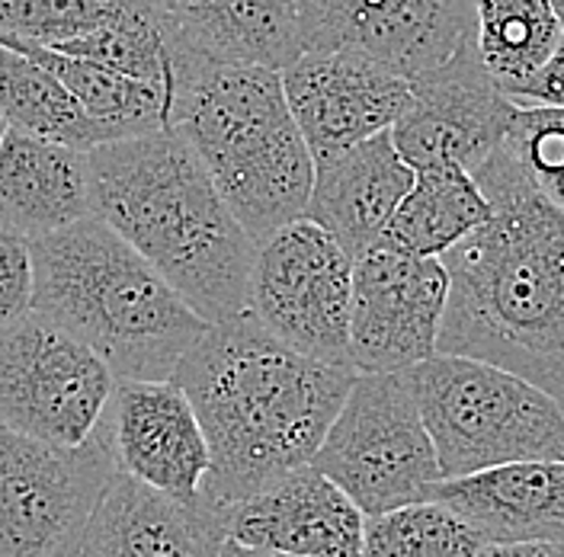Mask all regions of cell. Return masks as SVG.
<instances>
[{
	"label": "cell",
	"instance_id": "cell-1",
	"mask_svg": "<svg viewBox=\"0 0 564 557\" xmlns=\"http://www.w3.org/2000/svg\"><path fill=\"white\" fill-rule=\"evenodd\" d=\"M471 176L491 215L443 253L449 302L436 352L494 362L564 404V211L503 141Z\"/></svg>",
	"mask_w": 564,
	"mask_h": 557
},
{
	"label": "cell",
	"instance_id": "cell-2",
	"mask_svg": "<svg viewBox=\"0 0 564 557\" xmlns=\"http://www.w3.org/2000/svg\"><path fill=\"white\" fill-rule=\"evenodd\" d=\"M352 379L356 369L292 349L250 312L209 324L174 372L209 446L199 493L228 506L308 465Z\"/></svg>",
	"mask_w": 564,
	"mask_h": 557
},
{
	"label": "cell",
	"instance_id": "cell-3",
	"mask_svg": "<svg viewBox=\"0 0 564 557\" xmlns=\"http://www.w3.org/2000/svg\"><path fill=\"white\" fill-rule=\"evenodd\" d=\"M90 157V206L209 324L247 312L257 241L176 129L104 141Z\"/></svg>",
	"mask_w": 564,
	"mask_h": 557
},
{
	"label": "cell",
	"instance_id": "cell-4",
	"mask_svg": "<svg viewBox=\"0 0 564 557\" xmlns=\"http://www.w3.org/2000/svg\"><path fill=\"white\" fill-rule=\"evenodd\" d=\"M33 312L94 349L116 379H174L209 327L104 218L84 215L30 241Z\"/></svg>",
	"mask_w": 564,
	"mask_h": 557
},
{
	"label": "cell",
	"instance_id": "cell-5",
	"mask_svg": "<svg viewBox=\"0 0 564 557\" xmlns=\"http://www.w3.org/2000/svg\"><path fill=\"white\" fill-rule=\"evenodd\" d=\"M171 129L193 144L231 215L260 244L305 218L315 157L282 74L260 65H203L171 87Z\"/></svg>",
	"mask_w": 564,
	"mask_h": 557
},
{
	"label": "cell",
	"instance_id": "cell-6",
	"mask_svg": "<svg viewBox=\"0 0 564 557\" xmlns=\"http://www.w3.org/2000/svg\"><path fill=\"white\" fill-rule=\"evenodd\" d=\"M443 478L494 465L562 458L564 404L494 362L436 352L404 372Z\"/></svg>",
	"mask_w": 564,
	"mask_h": 557
},
{
	"label": "cell",
	"instance_id": "cell-7",
	"mask_svg": "<svg viewBox=\"0 0 564 557\" xmlns=\"http://www.w3.org/2000/svg\"><path fill=\"white\" fill-rule=\"evenodd\" d=\"M312 465L362 516L421 503L443 478L404 372H356Z\"/></svg>",
	"mask_w": 564,
	"mask_h": 557
},
{
	"label": "cell",
	"instance_id": "cell-8",
	"mask_svg": "<svg viewBox=\"0 0 564 557\" xmlns=\"http://www.w3.org/2000/svg\"><path fill=\"white\" fill-rule=\"evenodd\" d=\"M106 446H55L0 429V557H77L116 478Z\"/></svg>",
	"mask_w": 564,
	"mask_h": 557
},
{
	"label": "cell",
	"instance_id": "cell-9",
	"mask_svg": "<svg viewBox=\"0 0 564 557\" xmlns=\"http://www.w3.org/2000/svg\"><path fill=\"white\" fill-rule=\"evenodd\" d=\"M352 256L312 218H295L257 244L247 312L292 349L350 362Z\"/></svg>",
	"mask_w": 564,
	"mask_h": 557
},
{
	"label": "cell",
	"instance_id": "cell-10",
	"mask_svg": "<svg viewBox=\"0 0 564 557\" xmlns=\"http://www.w3.org/2000/svg\"><path fill=\"white\" fill-rule=\"evenodd\" d=\"M112 384L104 359L52 317L30 308L0 327V429L80 446Z\"/></svg>",
	"mask_w": 564,
	"mask_h": 557
},
{
	"label": "cell",
	"instance_id": "cell-11",
	"mask_svg": "<svg viewBox=\"0 0 564 557\" xmlns=\"http://www.w3.org/2000/svg\"><path fill=\"white\" fill-rule=\"evenodd\" d=\"M449 302L443 256L376 244L352 260L350 362L356 372H408L436 356Z\"/></svg>",
	"mask_w": 564,
	"mask_h": 557
},
{
	"label": "cell",
	"instance_id": "cell-12",
	"mask_svg": "<svg viewBox=\"0 0 564 557\" xmlns=\"http://www.w3.org/2000/svg\"><path fill=\"white\" fill-rule=\"evenodd\" d=\"M513 112L517 103L481 65L471 26L443 65L411 80V106L391 125V141L414 171L475 174L503 141Z\"/></svg>",
	"mask_w": 564,
	"mask_h": 557
},
{
	"label": "cell",
	"instance_id": "cell-13",
	"mask_svg": "<svg viewBox=\"0 0 564 557\" xmlns=\"http://www.w3.org/2000/svg\"><path fill=\"white\" fill-rule=\"evenodd\" d=\"M305 52H356L414 80L475 26V0H295Z\"/></svg>",
	"mask_w": 564,
	"mask_h": 557
},
{
	"label": "cell",
	"instance_id": "cell-14",
	"mask_svg": "<svg viewBox=\"0 0 564 557\" xmlns=\"http://www.w3.org/2000/svg\"><path fill=\"white\" fill-rule=\"evenodd\" d=\"M94 436L119 474L176 496H199L209 446L186 391L174 379H116Z\"/></svg>",
	"mask_w": 564,
	"mask_h": 557
},
{
	"label": "cell",
	"instance_id": "cell-15",
	"mask_svg": "<svg viewBox=\"0 0 564 557\" xmlns=\"http://www.w3.org/2000/svg\"><path fill=\"white\" fill-rule=\"evenodd\" d=\"M282 74L312 157L388 132L411 106V80L356 52H302Z\"/></svg>",
	"mask_w": 564,
	"mask_h": 557
},
{
	"label": "cell",
	"instance_id": "cell-16",
	"mask_svg": "<svg viewBox=\"0 0 564 557\" xmlns=\"http://www.w3.org/2000/svg\"><path fill=\"white\" fill-rule=\"evenodd\" d=\"M231 542L302 557H359L366 516L315 465L221 506Z\"/></svg>",
	"mask_w": 564,
	"mask_h": 557
},
{
	"label": "cell",
	"instance_id": "cell-17",
	"mask_svg": "<svg viewBox=\"0 0 564 557\" xmlns=\"http://www.w3.org/2000/svg\"><path fill=\"white\" fill-rule=\"evenodd\" d=\"M228 542L221 506L116 474L77 557H218Z\"/></svg>",
	"mask_w": 564,
	"mask_h": 557
},
{
	"label": "cell",
	"instance_id": "cell-18",
	"mask_svg": "<svg viewBox=\"0 0 564 557\" xmlns=\"http://www.w3.org/2000/svg\"><path fill=\"white\" fill-rule=\"evenodd\" d=\"M180 65H260L285 70L302 52L295 0H154Z\"/></svg>",
	"mask_w": 564,
	"mask_h": 557
},
{
	"label": "cell",
	"instance_id": "cell-19",
	"mask_svg": "<svg viewBox=\"0 0 564 557\" xmlns=\"http://www.w3.org/2000/svg\"><path fill=\"white\" fill-rule=\"evenodd\" d=\"M411 183L414 167L398 154L388 129L350 148L317 154L305 218L334 234L356 260L386 238Z\"/></svg>",
	"mask_w": 564,
	"mask_h": 557
},
{
	"label": "cell",
	"instance_id": "cell-20",
	"mask_svg": "<svg viewBox=\"0 0 564 557\" xmlns=\"http://www.w3.org/2000/svg\"><path fill=\"white\" fill-rule=\"evenodd\" d=\"M426 500H440L491 542H564V461L535 458L494 465L462 478H440Z\"/></svg>",
	"mask_w": 564,
	"mask_h": 557
},
{
	"label": "cell",
	"instance_id": "cell-21",
	"mask_svg": "<svg viewBox=\"0 0 564 557\" xmlns=\"http://www.w3.org/2000/svg\"><path fill=\"white\" fill-rule=\"evenodd\" d=\"M84 215H94L87 151L7 125L0 139V218L33 241Z\"/></svg>",
	"mask_w": 564,
	"mask_h": 557
},
{
	"label": "cell",
	"instance_id": "cell-22",
	"mask_svg": "<svg viewBox=\"0 0 564 557\" xmlns=\"http://www.w3.org/2000/svg\"><path fill=\"white\" fill-rule=\"evenodd\" d=\"M3 45L20 48L23 55L52 70L77 97V103L90 112V119L100 122L109 141L132 139L141 132L171 125V90L164 84L139 80L122 70L106 68L100 62L77 58L48 45L17 42V39H3Z\"/></svg>",
	"mask_w": 564,
	"mask_h": 557
},
{
	"label": "cell",
	"instance_id": "cell-23",
	"mask_svg": "<svg viewBox=\"0 0 564 557\" xmlns=\"http://www.w3.org/2000/svg\"><path fill=\"white\" fill-rule=\"evenodd\" d=\"M491 203L462 167L414 171V183L391 215L386 238L379 244L398 247L417 256H443L488 221Z\"/></svg>",
	"mask_w": 564,
	"mask_h": 557
},
{
	"label": "cell",
	"instance_id": "cell-24",
	"mask_svg": "<svg viewBox=\"0 0 564 557\" xmlns=\"http://www.w3.org/2000/svg\"><path fill=\"white\" fill-rule=\"evenodd\" d=\"M564 39L552 0H475V45L497 87L513 100Z\"/></svg>",
	"mask_w": 564,
	"mask_h": 557
},
{
	"label": "cell",
	"instance_id": "cell-25",
	"mask_svg": "<svg viewBox=\"0 0 564 557\" xmlns=\"http://www.w3.org/2000/svg\"><path fill=\"white\" fill-rule=\"evenodd\" d=\"M0 116L7 125L90 151L104 144L106 132L77 103L68 87L20 48L0 42Z\"/></svg>",
	"mask_w": 564,
	"mask_h": 557
},
{
	"label": "cell",
	"instance_id": "cell-26",
	"mask_svg": "<svg viewBox=\"0 0 564 557\" xmlns=\"http://www.w3.org/2000/svg\"><path fill=\"white\" fill-rule=\"evenodd\" d=\"M58 52L100 62L129 77L164 84L171 90L167 23L154 0H116L112 13L90 33L65 42Z\"/></svg>",
	"mask_w": 564,
	"mask_h": 557
},
{
	"label": "cell",
	"instance_id": "cell-27",
	"mask_svg": "<svg viewBox=\"0 0 564 557\" xmlns=\"http://www.w3.org/2000/svg\"><path fill=\"white\" fill-rule=\"evenodd\" d=\"M481 535L440 500L366 516L359 557H478Z\"/></svg>",
	"mask_w": 564,
	"mask_h": 557
},
{
	"label": "cell",
	"instance_id": "cell-28",
	"mask_svg": "<svg viewBox=\"0 0 564 557\" xmlns=\"http://www.w3.org/2000/svg\"><path fill=\"white\" fill-rule=\"evenodd\" d=\"M503 144L529 183L564 211V109L517 106Z\"/></svg>",
	"mask_w": 564,
	"mask_h": 557
},
{
	"label": "cell",
	"instance_id": "cell-29",
	"mask_svg": "<svg viewBox=\"0 0 564 557\" xmlns=\"http://www.w3.org/2000/svg\"><path fill=\"white\" fill-rule=\"evenodd\" d=\"M116 0H0V42H33L62 48L90 33L112 13Z\"/></svg>",
	"mask_w": 564,
	"mask_h": 557
},
{
	"label": "cell",
	"instance_id": "cell-30",
	"mask_svg": "<svg viewBox=\"0 0 564 557\" xmlns=\"http://www.w3.org/2000/svg\"><path fill=\"white\" fill-rule=\"evenodd\" d=\"M33 305V250L30 238L0 218V327Z\"/></svg>",
	"mask_w": 564,
	"mask_h": 557
},
{
	"label": "cell",
	"instance_id": "cell-31",
	"mask_svg": "<svg viewBox=\"0 0 564 557\" xmlns=\"http://www.w3.org/2000/svg\"><path fill=\"white\" fill-rule=\"evenodd\" d=\"M517 106H558L564 109V39L558 52L545 62V68L539 70L527 87H520L513 94Z\"/></svg>",
	"mask_w": 564,
	"mask_h": 557
},
{
	"label": "cell",
	"instance_id": "cell-32",
	"mask_svg": "<svg viewBox=\"0 0 564 557\" xmlns=\"http://www.w3.org/2000/svg\"><path fill=\"white\" fill-rule=\"evenodd\" d=\"M478 557H564V542H491Z\"/></svg>",
	"mask_w": 564,
	"mask_h": 557
},
{
	"label": "cell",
	"instance_id": "cell-33",
	"mask_svg": "<svg viewBox=\"0 0 564 557\" xmlns=\"http://www.w3.org/2000/svg\"><path fill=\"white\" fill-rule=\"evenodd\" d=\"M218 557H302V555H282V551H267V548H250V545H241V542H225L221 545V555Z\"/></svg>",
	"mask_w": 564,
	"mask_h": 557
},
{
	"label": "cell",
	"instance_id": "cell-34",
	"mask_svg": "<svg viewBox=\"0 0 564 557\" xmlns=\"http://www.w3.org/2000/svg\"><path fill=\"white\" fill-rule=\"evenodd\" d=\"M552 3H555V10H558V17H562V20H564V0H552Z\"/></svg>",
	"mask_w": 564,
	"mask_h": 557
},
{
	"label": "cell",
	"instance_id": "cell-35",
	"mask_svg": "<svg viewBox=\"0 0 564 557\" xmlns=\"http://www.w3.org/2000/svg\"><path fill=\"white\" fill-rule=\"evenodd\" d=\"M3 132H7V122H3V116H0V139H3Z\"/></svg>",
	"mask_w": 564,
	"mask_h": 557
}]
</instances>
